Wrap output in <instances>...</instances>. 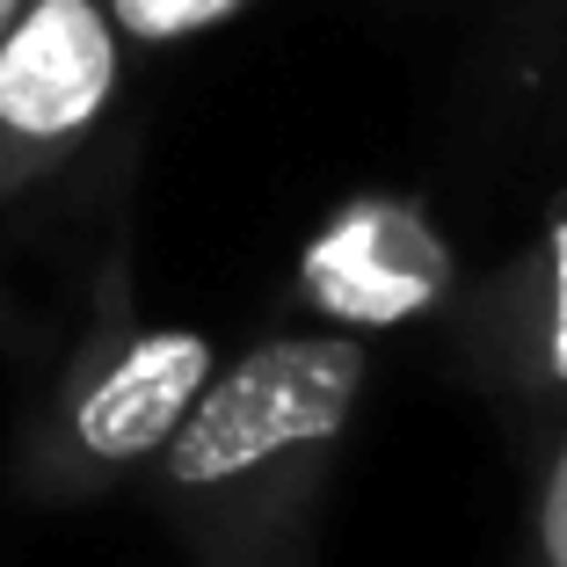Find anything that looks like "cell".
<instances>
[{
    "label": "cell",
    "instance_id": "cell-1",
    "mask_svg": "<svg viewBox=\"0 0 567 567\" xmlns=\"http://www.w3.org/2000/svg\"><path fill=\"white\" fill-rule=\"evenodd\" d=\"M364 393L371 350L357 334H269L204 379L175 436L146 458V502L189 553L313 532Z\"/></svg>",
    "mask_w": 567,
    "mask_h": 567
},
{
    "label": "cell",
    "instance_id": "cell-2",
    "mask_svg": "<svg viewBox=\"0 0 567 567\" xmlns=\"http://www.w3.org/2000/svg\"><path fill=\"white\" fill-rule=\"evenodd\" d=\"M212 371V334L138 313L102 320L22 430V487L37 502H95L146 473V458L175 436Z\"/></svg>",
    "mask_w": 567,
    "mask_h": 567
},
{
    "label": "cell",
    "instance_id": "cell-3",
    "mask_svg": "<svg viewBox=\"0 0 567 567\" xmlns=\"http://www.w3.org/2000/svg\"><path fill=\"white\" fill-rule=\"evenodd\" d=\"M124 37L102 0H30L0 37V197H22L73 161L110 117Z\"/></svg>",
    "mask_w": 567,
    "mask_h": 567
},
{
    "label": "cell",
    "instance_id": "cell-4",
    "mask_svg": "<svg viewBox=\"0 0 567 567\" xmlns=\"http://www.w3.org/2000/svg\"><path fill=\"white\" fill-rule=\"evenodd\" d=\"M458 357L524 422L567 415V212L546 226L532 262L502 284V291L481 299V313L466 320V350Z\"/></svg>",
    "mask_w": 567,
    "mask_h": 567
},
{
    "label": "cell",
    "instance_id": "cell-5",
    "mask_svg": "<svg viewBox=\"0 0 567 567\" xmlns=\"http://www.w3.org/2000/svg\"><path fill=\"white\" fill-rule=\"evenodd\" d=\"M444 248L393 204H364L306 255V291L342 320H408L436 299Z\"/></svg>",
    "mask_w": 567,
    "mask_h": 567
},
{
    "label": "cell",
    "instance_id": "cell-6",
    "mask_svg": "<svg viewBox=\"0 0 567 567\" xmlns=\"http://www.w3.org/2000/svg\"><path fill=\"white\" fill-rule=\"evenodd\" d=\"M248 8L255 0H102V16L117 22L124 44H183V37H204Z\"/></svg>",
    "mask_w": 567,
    "mask_h": 567
},
{
    "label": "cell",
    "instance_id": "cell-7",
    "mask_svg": "<svg viewBox=\"0 0 567 567\" xmlns=\"http://www.w3.org/2000/svg\"><path fill=\"white\" fill-rule=\"evenodd\" d=\"M517 567H567V430L546 458V481H538V509H532V538H524Z\"/></svg>",
    "mask_w": 567,
    "mask_h": 567
},
{
    "label": "cell",
    "instance_id": "cell-8",
    "mask_svg": "<svg viewBox=\"0 0 567 567\" xmlns=\"http://www.w3.org/2000/svg\"><path fill=\"white\" fill-rule=\"evenodd\" d=\"M197 567H313V532H284V538L234 546V553H197Z\"/></svg>",
    "mask_w": 567,
    "mask_h": 567
},
{
    "label": "cell",
    "instance_id": "cell-9",
    "mask_svg": "<svg viewBox=\"0 0 567 567\" xmlns=\"http://www.w3.org/2000/svg\"><path fill=\"white\" fill-rule=\"evenodd\" d=\"M22 8H30V0H0V37L16 30V16H22Z\"/></svg>",
    "mask_w": 567,
    "mask_h": 567
}]
</instances>
